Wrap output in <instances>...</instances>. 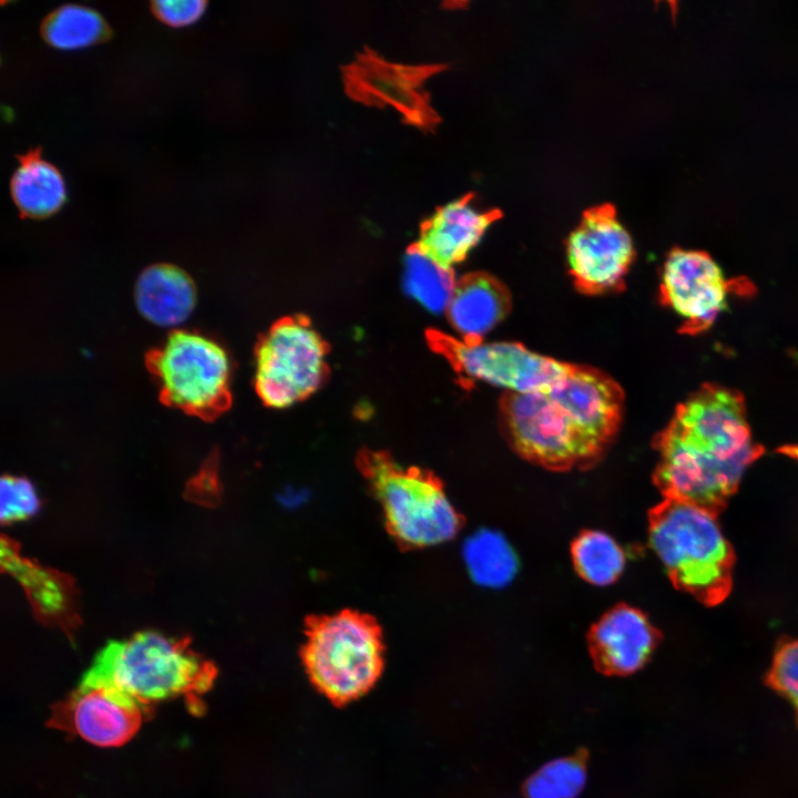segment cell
Listing matches in <instances>:
<instances>
[{
    "mask_svg": "<svg viewBox=\"0 0 798 798\" xmlns=\"http://www.w3.org/2000/svg\"><path fill=\"white\" fill-rule=\"evenodd\" d=\"M134 298L145 319L161 327H175L192 314L196 289L192 278L180 267L155 264L139 276Z\"/></svg>",
    "mask_w": 798,
    "mask_h": 798,
    "instance_id": "ac0fdd59",
    "label": "cell"
},
{
    "mask_svg": "<svg viewBox=\"0 0 798 798\" xmlns=\"http://www.w3.org/2000/svg\"><path fill=\"white\" fill-rule=\"evenodd\" d=\"M300 657L310 683L335 706L366 695L385 666L382 630L366 613L344 610L305 622Z\"/></svg>",
    "mask_w": 798,
    "mask_h": 798,
    "instance_id": "277c9868",
    "label": "cell"
},
{
    "mask_svg": "<svg viewBox=\"0 0 798 798\" xmlns=\"http://www.w3.org/2000/svg\"><path fill=\"white\" fill-rule=\"evenodd\" d=\"M442 68V64H398L366 50L345 66L344 79L348 93L354 98L368 103L390 104L407 121L429 129L437 124L439 116L422 84Z\"/></svg>",
    "mask_w": 798,
    "mask_h": 798,
    "instance_id": "4fadbf2b",
    "label": "cell"
},
{
    "mask_svg": "<svg viewBox=\"0 0 798 798\" xmlns=\"http://www.w3.org/2000/svg\"><path fill=\"white\" fill-rule=\"evenodd\" d=\"M500 216L498 209L477 208L468 194L439 207L424 221L416 246L441 267L453 270Z\"/></svg>",
    "mask_w": 798,
    "mask_h": 798,
    "instance_id": "2e32d148",
    "label": "cell"
},
{
    "mask_svg": "<svg viewBox=\"0 0 798 798\" xmlns=\"http://www.w3.org/2000/svg\"><path fill=\"white\" fill-rule=\"evenodd\" d=\"M86 674L152 709L158 702L184 697L188 709L200 714L202 695L212 687L217 671L191 648L187 638L146 631L110 642Z\"/></svg>",
    "mask_w": 798,
    "mask_h": 798,
    "instance_id": "7a4b0ae2",
    "label": "cell"
},
{
    "mask_svg": "<svg viewBox=\"0 0 798 798\" xmlns=\"http://www.w3.org/2000/svg\"><path fill=\"white\" fill-rule=\"evenodd\" d=\"M152 708L111 684L85 674L70 695L57 703L48 725L101 747L127 743Z\"/></svg>",
    "mask_w": 798,
    "mask_h": 798,
    "instance_id": "30bf717a",
    "label": "cell"
},
{
    "mask_svg": "<svg viewBox=\"0 0 798 798\" xmlns=\"http://www.w3.org/2000/svg\"><path fill=\"white\" fill-rule=\"evenodd\" d=\"M769 686L789 702L798 720V638L776 652L767 675Z\"/></svg>",
    "mask_w": 798,
    "mask_h": 798,
    "instance_id": "d4e9b609",
    "label": "cell"
},
{
    "mask_svg": "<svg viewBox=\"0 0 798 798\" xmlns=\"http://www.w3.org/2000/svg\"><path fill=\"white\" fill-rule=\"evenodd\" d=\"M648 538L676 587L709 605L725 600L734 555L716 511L665 498L648 513Z\"/></svg>",
    "mask_w": 798,
    "mask_h": 798,
    "instance_id": "3957f363",
    "label": "cell"
},
{
    "mask_svg": "<svg viewBox=\"0 0 798 798\" xmlns=\"http://www.w3.org/2000/svg\"><path fill=\"white\" fill-rule=\"evenodd\" d=\"M577 574L594 585H608L622 574L625 555L616 542L601 531H584L572 543Z\"/></svg>",
    "mask_w": 798,
    "mask_h": 798,
    "instance_id": "44dd1931",
    "label": "cell"
},
{
    "mask_svg": "<svg viewBox=\"0 0 798 798\" xmlns=\"http://www.w3.org/2000/svg\"><path fill=\"white\" fill-rule=\"evenodd\" d=\"M428 341L461 376L509 392L549 391L571 368L516 342L469 341L434 330Z\"/></svg>",
    "mask_w": 798,
    "mask_h": 798,
    "instance_id": "9c48e42d",
    "label": "cell"
},
{
    "mask_svg": "<svg viewBox=\"0 0 798 798\" xmlns=\"http://www.w3.org/2000/svg\"><path fill=\"white\" fill-rule=\"evenodd\" d=\"M500 415L510 446L534 464L566 471L586 467L601 456L546 391H505Z\"/></svg>",
    "mask_w": 798,
    "mask_h": 798,
    "instance_id": "ba28073f",
    "label": "cell"
},
{
    "mask_svg": "<svg viewBox=\"0 0 798 798\" xmlns=\"http://www.w3.org/2000/svg\"><path fill=\"white\" fill-rule=\"evenodd\" d=\"M18 166L10 178V194L19 214L27 218H47L66 200L60 171L41 157L40 147L17 155Z\"/></svg>",
    "mask_w": 798,
    "mask_h": 798,
    "instance_id": "d6986e66",
    "label": "cell"
},
{
    "mask_svg": "<svg viewBox=\"0 0 798 798\" xmlns=\"http://www.w3.org/2000/svg\"><path fill=\"white\" fill-rule=\"evenodd\" d=\"M152 13L163 23L178 28L192 24L204 13L203 0H156L150 3Z\"/></svg>",
    "mask_w": 798,
    "mask_h": 798,
    "instance_id": "4316f807",
    "label": "cell"
},
{
    "mask_svg": "<svg viewBox=\"0 0 798 798\" xmlns=\"http://www.w3.org/2000/svg\"><path fill=\"white\" fill-rule=\"evenodd\" d=\"M654 482L666 499L718 511L763 448L754 441L743 395L705 383L656 437Z\"/></svg>",
    "mask_w": 798,
    "mask_h": 798,
    "instance_id": "6da1fadb",
    "label": "cell"
},
{
    "mask_svg": "<svg viewBox=\"0 0 798 798\" xmlns=\"http://www.w3.org/2000/svg\"><path fill=\"white\" fill-rule=\"evenodd\" d=\"M713 257L703 250L674 248L667 255L661 276L662 301L681 317L683 334L708 329L726 308L734 287Z\"/></svg>",
    "mask_w": 798,
    "mask_h": 798,
    "instance_id": "7c38bea8",
    "label": "cell"
},
{
    "mask_svg": "<svg viewBox=\"0 0 798 798\" xmlns=\"http://www.w3.org/2000/svg\"><path fill=\"white\" fill-rule=\"evenodd\" d=\"M659 641L657 630L640 610L618 604L587 633L595 668L608 676H626L642 668Z\"/></svg>",
    "mask_w": 798,
    "mask_h": 798,
    "instance_id": "9a60e30c",
    "label": "cell"
},
{
    "mask_svg": "<svg viewBox=\"0 0 798 798\" xmlns=\"http://www.w3.org/2000/svg\"><path fill=\"white\" fill-rule=\"evenodd\" d=\"M566 255L576 288L597 295L621 288L635 253L614 207L605 204L584 213L567 239Z\"/></svg>",
    "mask_w": 798,
    "mask_h": 798,
    "instance_id": "8fae6325",
    "label": "cell"
},
{
    "mask_svg": "<svg viewBox=\"0 0 798 798\" xmlns=\"http://www.w3.org/2000/svg\"><path fill=\"white\" fill-rule=\"evenodd\" d=\"M40 32L51 47L74 50L106 41L112 31L94 9L75 3L63 4L42 20Z\"/></svg>",
    "mask_w": 798,
    "mask_h": 798,
    "instance_id": "ffe728a7",
    "label": "cell"
},
{
    "mask_svg": "<svg viewBox=\"0 0 798 798\" xmlns=\"http://www.w3.org/2000/svg\"><path fill=\"white\" fill-rule=\"evenodd\" d=\"M546 392L602 454L621 426L624 410L621 386L601 370L571 365L569 372Z\"/></svg>",
    "mask_w": 798,
    "mask_h": 798,
    "instance_id": "5bb4252c",
    "label": "cell"
},
{
    "mask_svg": "<svg viewBox=\"0 0 798 798\" xmlns=\"http://www.w3.org/2000/svg\"><path fill=\"white\" fill-rule=\"evenodd\" d=\"M781 452L798 461V444H789L781 448Z\"/></svg>",
    "mask_w": 798,
    "mask_h": 798,
    "instance_id": "83f0119b",
    "label": "cell"
},
{
    "mask_svg": "<svg viewBox=\"0 0 798 798\" xmlns=\"http://www.w3.org/2000/svg\"><path fill=\"white\" fill-rule=\"evenodd\" d=\"M357 466L379 500L389 534L403 549L436 545L453 539L462 516L431 471L399 466L389 453L364 450Z\"/></svg>",
    "mask_w": 798,
    "mask_h": 798,
    "instance_id": "5b68a950",
    "label": "cell"
},
{
    "mask_svg": "<svg viewBox=\"0 0 798 798\" xmlns=\"http://www.w3.org/2000/svg\"><path fill=\"white\" fill-rule=\"evenodd\" d=\"M464 556L472 577L483 585H503L512 579L516 570L512 550L495 533L475 534L467 542Z\"/></svg>",
    "mask_w": 798,
    "mask_h": 798,
    "instance_id": "603a6c76",
    "label": "cell"
},
{
    "mask_svg": "<svg viewBox=\"0 0 798 798\" xmlns=\"http://www.w3.org/2000/svg\"><path fill=\"white\" fill-rule=\"evenodd\" d=\"M327 345L301 316L275 323L256 347L255 390L265 406L287 408L315 392L327 374Z\"/></svg>",
    "mask_w": 798,
    "mask_h": 798,
    "instance_id": "52a82bcc",
    "label": "cell"
},
{
    "mask_svg": "<svg viewBox=\"0 0 798 798\" xmlns=\"http://www.w3.org/2000/svg\"><path fill=\"white\" fill-rule=\"evenodd\" d=\"M456 280L446 269L424 255L416 245L406 258V284L409 293L430 310L447 308Z\"/></svg>",
    "mask_w": 798,
    "mask_h": 798,
    "instance_id": "cb8c5ba5",
    "label": "cell"
},
{
    "mask_svg": "<svg viewBox=\"0 0 798 798\" xmlns=\"http://www.w3.org/2000/svg\"><path fill=\"white\" fill-rule=\"evenodd\" d=\"M511 309V295L497 277L478 272L456 283L446 308L451 326L469 341L482 340Z\"/></svg>",
    "mask_w": 798,
    "mask_h": 798,
    "instance_id": "e0dca14e",
    "label": "cell"
},
{
    "mask_svg": "<svg viewBox=\"0 0 798 798\" xmlns=\"http://www.w3.org/2000/svg\"><path fill=\"white\" fill-rule=\"evenodd\" d=\"M145 365L157 383L160 400L171 408L212 421L231 406L228 356L203 335L172 331L147 352Z\"/></svg>",
    "mask_w": 798,
    "mask_h": 798,
    "instance_id": "8992f818",
    "label": "cell"
},
{
    "mask_svg": "<svg viewBox=\"0 0 798 798\" xmlns=\"http://www.w3.org/2000/svg\"><path fill=\"white\" fill-rule=\"evenodd\" d=\"M587 753L551 760L532 774L523 785L526 798H576L586 782Z\"/></svg>",
    "mask_w": 798,
    "mask_h": 798,
    "instance_id": "7402d4cb",
    "label": "cell"
},
{
    "mask_svg": "<svg viewBox=\"0 0 798 798\" xmlns=\"http://www.w3.org/2000/svg\"><path fill=\"white\" fill-rule=\"evenodd\" d=\"M40 501L32 483L20 477L1 480V521L11 523L37 513Z\"/></svg>",
    "mask_w": 798,
    "mask_h": 798,
    "instance_id": "484cf974",
    "label": "cell"
}]
</instances>
